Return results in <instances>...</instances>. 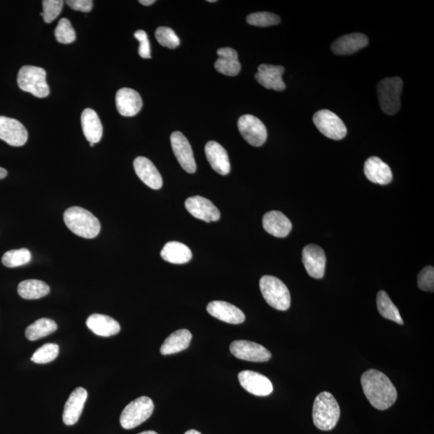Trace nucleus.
<instances>
[{"mask_svg": "<svg viewBox=\"0 0 434 434\" xmlns=\"http://www.w3.org/2000/svg\"><path fill=\"white\" fill-rule=\"evenodd\" d=\"M94 144H90V146H94Z\"/></svg>", "mask_w": 434, "mask_h": 434, "instance_id": "de8ad7c7", "label": "nucleus"}, {"mask_svg": "<svg viewBox=\"0 0 434 434\" xmlns=\"http://www.w3.org/2000/svg\"><path fill=\"white\" fill-rule=\"evenodd\" d=\"M28 138V132L23 124L16 119L0 116V139L10 146H22Z\"/></svg>", "mask_w": 434, "mask_h": 434, "instance_id": "f8f14e48", "label": "nucleus"}, {"mask_svg": "<svg viewBox=\"0 0 434 434\" xmlns=\"http://www.w3.org/2000/svg\"><path fill=\"white\" fill-rule=\"evenodd\" d=\"M8 175V172L3 167H0V181L3 180Z\"/></svg>", "mask_w": 434, "mask_h": 434, "instance_id": "37998d69", "label": "nucleus"}, {"mask_svg": "<svg viewBox=\"0 0 434 434\" xmlns=\"http://www.w3.org/2000/svg\"><path fill=\"white\" fill-rule=\"evenodd\" d=\"M31 259V252L28 248H23L5 253L2 258V262L5 267L15 268L29 263Z\"/></svg>", "mask_w": 434, "mask_h": 434, "instance_id": "473e14b6", "label": "nucleus"}, {"mask_svg": "<svg viewBox=\"0 0 434 434\" xmlns=\"http://www.w3.org/2000/svg\"><path fill=\"white\" fill-rule=\"evenodd\" d=\"M205 155L213 169L221 176L230 172L231 167L226 150L218 143L210 141L205 146Z\"/></svg>", "mask_w": 434, "mask_h": 434, "instance_id": "412c9836", "label": "nucleus"}, {"mask_svg": "<svg viewBox=\"0 0 434 434\" xmlns=\"http://www.w3.org/2000/svg\"><path fill=\"white\" fill-rule=\"evenodd\" d=\"M139 3L144 5V6H150V5L155 4V0H139Z\"/></svg>", "mask_w": 434, "mask_h": 434, "instance_id": "79ce46f5", "label": "nucleus"}, {"mask_svg": "<svg viewBox=\"0 0 434 434\" xmlns=\"http://www.w3.org/2000/svg\"><path fill=\"white\" fill-rule=\"evenodd\" d=\"M207 311L211 316L227 323L240 324L246 320L245 314L240 309L224 301L211 302Z\"/></svg>", "mask_w": 434, "mask_h": 434, "instance_id": "a211bd4d", "label": "nucleus"}, {"mask_svg": "<svg viewBox=\"0 0 434 434\" xmlns=\"http://www.w3.org/2000/svg\"><path fill=\"white\" fill-rule=\"evenodd\" d=\"M239 382L247 392L258 397H267L272 393L274 387L270 379L253 371H242L238 375Z\"/></svg>", "mask_w": 434, "mask_h": 434, "instance_id": "ddd939ff", "label": "nucleus"}, {"mask_svg": "<svg viewBox=\"0 0 434 434\" xmlns=\"http://www.w3.org/2000/svg\"><path fill=\"white\" fill-rule=\"evenodd\" d=\"M230 351L238 359L252 362H267L272 356L262 345L248 340L232 342Z\"/></svg>", "mask_w": 434, "mask_h": 434, "instance_id": "9d476101", "label": "nucleus"}, {"mask_svg": "<svg viewBox=\"0 0 434 434\" xmlns=\"http://www.w3.org/2000/svg\"><path fill=\"white\" fill-rule=\"evenodd\" d=\"M134 37L136 38L139 42V56L144 59L151 58L150 41L146 32L144 30H138L135 32Z\"/></svg>", "mask_w": 434, "mask_h": 434, "instance_id": "ea45409f", "label": "nucleus"}, {"mask_svg": "<svg viewBox=\"0 0 434 434\" xmlns=\"http://www.w3.org/2000/svg\"><path fill=\"white\" fill-rule=\"evenodd\" d=\"M155 38L160 45L171 50L176 48L181 45L180 38L176 34L172 29L167 27H160L155 31Z\"/></svg>", "mask_w": 434, "mask_h": 434, "instance_id": "f704fd0d", "label": "nucleus"}, {"mask_svg": "<svg viewBox=\"0 0 434 434\" xmlns=\"http://www.w3.org/2000/svg\"><path fill=\"white\" fill-rule=\"evenodd\" d=\"M55 36L59 43H65V45L76 41L75 30L68 19L59 20L55 29Z\"/></svg>", "mask_w": 434, "mask_h": 434, "instance_id": "c9c22d12", "label": "nucleus"}, {"mask_svg": "<svg viewBox=\"0 0 434 434\" xmlns=\"http://www.w3.org/2000/svg\"><path fill=\"white\" fill-rule=\"evenodd\" d=\"M86 326L92 332L102 337H110L121 330L120 324L106 314H94L87 318Z\"/></svg>", "mask_w": 434, "mask_h": 434, "instance_id": "b1692460", "label": "nucleus"}, {"mask_svg": "<svg viewBox=\"0 0 434 434\" xmlns=\"http://www.w3.org/2000/svg\"><path fill=\"white\" fill-rule=\"evenodd\" d=\"M247 23L256 27H269L279 24L281 19L279 15L262 12L255 13L247 16Z\"/></svg>", "mask_w": 434, "mask_h": 434, "instance_id": "e433bc0d", "label": "nucleus"}, {"mask_svg": "<svg viewBox=\"0 0 434 434\" xmlns=\"http://www.w3.org/2000/svg\"><path fill=\"white\" fill-rule=\"evenodd\" d=\"M160 254L162 259L172 264H186L192 258L191 249L178 241L167 242Z\"/></svg>", "mask_w": 434, "mask_h": 434, "instance_id": "c85d7f7f", "label": "nucleus"}, {"mask_svg": "<svg viewBox=\"0 0 434 434\" xmlns=\"http://www.w3.org/2000/svg\"><path fill=\"white\" fill-rule=\"evenodd\" d=\"M42 4L43 13L40 15L46 23L50 24L62 13L64 2L62 0H43Z\"/></svg>", "mask_w": 434, "mask_h": 434, "instance_id": "4c0bfd02", "label": "nucleus"}, {"mask_svg": "<svg viewBox=\"0 0 434 434\" xmlns=\"http://www.w3.org/2000/svg\"><path fill=\"white\" fill-rule=\"evenodd\" d=\"M192 335L187 329L178 330L165 340L160 349L162 355L178 354L188 349L191 343Z\"/></svg>", "mask_w": 434, "mask_h": 434, "instance_id": "cd10ccee", "label": "nucleus"}, {"mask_svg": "<svg viewBox=\"0 0 434 434\" xmlns=\"http://www.w3.org/2000/svg\"><path fill=\"white\" fill-rule=\"evenodd\" d=\"M313 121L324 136L333 140L343 139L347 130L345 124L335 113L322 110L314 113Z\"/></svg>", "mask_w": 434, "mask_h": 434, "instance_id": "6e6552de", "label": "nucleus"}, {"mask_svg": "<svg viewBox=\"0 0 434 434\" xmlns=\"http://www.w3.org/2000/svg\"><path fill=\"white\" fill-rule=\"evenodd\" d=\"M237 127L244 139L253 146H262L267 139V127L257 117L243 115L239 118Z\"/></svg>", "mask_w": 434, "mask_h": 434, "instance_id": "1a4fd4ad", "label": "nucleus"}, {"mask_svg": "<svg viewBox=\"0 0 434 434\" xmlns=\"http://www.w3.org/2000/svg\"><path fill=\"white\" fill-rule=\"evenodd\" d=\"M417 286L421 290L434 291V269L426 267L417 276Z\"/></svg>", "mask_w": 434, "mask_h": 434, "instance_id": "58836bf2", "label": "nucleus"}, {"mask_svg": "<svg viewBox=\"0 0 434 434\" xmlns=\"http://www.w3.org/2000/svg\"><path fill=\"white\" fill-rule=\"evenodd\" d=\"M59 346L56 344H46L38 349L34 356H31V360L36 363H48L57 359L59 355Z\"/></svg>", "mask_w": 434, "mask_h": 434, "instance_id": "72a5a7b5", "label": "nucleus"}, {"mask_svg": "<svg viewBox=\"0 0 434 434\" xmlns=\"http://www.w3.org/2000/svg\"><path fill=\"white\" fill-rule=\"evenodd\" d=\"M260 289L265 300L279 311H287L290 307V294L287 286L278 278L265 275L260 280Z\"/></svg>", "mask_w": 434, "mask_h": 434, "instance_id": "20e7f679", "label": "nucleus"}, {"mask_svg": "<svg viewBox=\"0 0 434 434\" xmlns=\"http://www.w3.org/2000/svg\"><path fill=\"white\" fill-rule=\"evenodd\" d=\"M64 221L74 234L80 237L95 238L101 231L99 219L83 208L71 207L65 210Z\"/></svg>", "mask_w": 434, "mask_h": 434, "instance_id": "7ed1b4c3", "label": "nucleus"}, {"mask_svg": "<svg viewBox=\"0 0 434 434\" xmlns=\"http://www.w3.org/2000/svg\"><path fill=\"white\" fill-rule=\"evenodd\" d=\"M377 303L378 312L384 318L400 325L404 324L398 307L394 305L386 292L381 290L378 293Z\"/></svg>", "mask_w": 434, "mask_h": 434, "instance_id": "2f4dec72", "label": "nucleus"}, {"mask_svg": "<svg viewBox=\"0 0 434 434\" xmlns=\"http://www.w3.org/2000/svg\"><path fill=\"white\" fill-rule=\"evenodd\" d=\"M209 3H216V0H209Z\"/></svg>", "mask_w": 434, "mask_h": 434, "instance_id": "49530a36", "label": "nucleus"}, {"mask_svg": "<svg viewBox=\"0 0 434 434\" xmlns=\"http://www.w3.org/2000/svg\"><path fill=\"white\" fill-rule=\"evenodd\" d=\"M18 291L19 295L24 300H39L50 294V287L45 281L30 279L21 281Z\"/></svg>", "mask_w": 434, "mask_h": 434, "instance_id": "c756f323", "label": "nucleus"}, {"mask_svg": "<svg viewBox=\"0 0 434 434\" xmlns=\"http://www.w3.org/2000/svg\"><path fill=\"white\" fill-rule=\"evenodd\" d=\"M116 106L118 111L124 117L136 115L143 107V100L137 91L122 88L117 92Z\"/></svg>", "mask_w": 434, "mask_h": 434, "instance_id": "6ab92c4d", "label": "nucleus"}, {"mask_svg": "<svg viewBox=\"0 0 434 434\" xmlns=\"http://www.w3.org/2000/svg\"><path fill=\"white\" fill-rule=\"evenodd\" d=\"M284 71V67L280 65L263 64L259 65L255 78L265 89L284 91L286 89V84L282 80V74Z\"/></svg>", "mask_w": 434, "mask_h": 434, "instance_id": "dca6fc26", "label": "nucleus"}, {"mask_svg": "<svg viewBox=\"0 0 434 434\" xmlns=\"http://www.w3.org/2000/svg\"><path fill=\"white\" fill-rule=\"evenodd\" d=\"M134 168L137 176L146 186L159 190L162 186V178L160 172L150 160L139 156L134 161Z\"/></svg>", "mask_w": 434, "mask_h": 434, "instance_id": "aec40b11", "label": "nucleus"}, {"mask_svg": "<svg viewBox=\"0 0 434 434\" xmlns=\"http://www.w3.org/2000/svg\"><path fill=\"white\" fill-rule=\"evenodd\" d=\"M81 127L85 137L90 144L99 143L103 134V127L97 113L92 108H87L81 113Z\"/></svg>", "mask_w": 434, "mask_h": 434, "instance_id": "bb28decb", "label": "nucleus"}, {"mask_svg": "<svg viewBox=\"0 0 434 434\" xmlns=\"http://www.w3.org/2000/svg\"><path fill=\"white\" fill-rule=\"evenodd\" d=\"M66 4L72 9L83 13H90L94 5L92 0H69Z\"/></svg>", "mask_w": 434, "mask_h": 434, "instance_id": "a19ab883", "label": "nucleus"}, {"mask_svg": "<svg viewBox=\"0 0 434 434\" xmlns=\"http://www.w3.org/2000/svg\"><path fill=\"white\" fill-rule=\"evenodd\" d=\"M57 324L52 319L42 318L36 320L27 328L26 338L30 341H36L55 332Z\"/></svg>", "mask_w": 434, "mask_h": 434, "instance_id": "7c9ffc66", "label": "nucleus"}, {"mask_svg": "<svg viewBox=\"0 0 434 434\" xmlns=\"http://www.w3.org/2000/svg\"><path fill=\"white\" fill-rule=\"evenodd\" d=\"M184 434H202V433H200L199 431L195 430H190Z\"/></svg>", "mask_w": 434, "mask_h": 434, "instance_id": "c03bdc74", "label": "nucleus"}, {"mask_svg": "<svg viewBox=\"0 0 434 434\" xmlns=\"http://www.w3.org/2000/svg\"><path fill=\"white\" fill-rule=\"evenodd\" d=\"M340 417V408L334 396L328 392L319 393L314 400L313 421L318 430H332Z\"/></svg>", "mask_w": 434, "mask_h": 434, "instance_id": "f03ea898", "label": "nucleus"}, {"mask_svg": "<svg viewBox=\"0 0 434 434\" xmlns=\"http://www.w3.org/2000/svg\"><path fill=\"white\" fill-rule=\"evenodd\" d=\"M365 174L368 181L379 186H386L393 181V172L390 167L376 156L366 160Z\"/></svg>", "mask_w": 434, "mask_h": 434, "instance_id": "4be33fe9", "label": "nucleus"}, {"mask_svg": "<svg viewBox=\"0 0 434 434\" xmlns=\"http://www.w3.org/2000/svg\"><path fill=\"white\" fill-rule=\"evenodd\" d=\"M368 45L367 36L352 34L338 38L332 45V50L336 55H351Z\"/></svg>", "mask_w": 434, "mask_h": 434, "instance_id": "393cba45", "label": "nucleus"}, {"mask_svg": "<svg viewBox=\"0 0 434 434\" xmlns=\"http://www.w3.org/2000/svg\"><path fill=\"white\" fill-rule=\"evenodd\" d=\"M88 393L84 388H77L70 394L63 412V421L66 426H74L80 419Z\"/></svg>", "mask_w": 434, "mask_h": 434, "instance_id": "f3484780", "label": "nucleus"}, {"mask_svg": "<svg viewBox=\"0 0 434 434\" xmlns=\"http://www.w3.org/2000/svg\"><path fill=\"white\" fill-rule=\"evenodd\" d=\"M302 262L309 276L316 279L323 278L327 258L323 249L316 245H309L303 248Z\"/></svg>", "mask_w": 434, "mask_h": 434, "instance_id": "4468645a", "label": "nucleus"}, {"mask_svg": "<svg viewBox=\"0 0 434 434\" xmlns=\"http://www.w3.org/2000/svg\"><path fill=\"white\" fill-rule=\"evenodd\" d=\"M186 208L195 218L205 222H214L220 218L219 209L209 200L200 195L189 197L186 202Z\"/></svg>", "mask_w": 434, "mask_h": 434, "instance_id": "2eb2a0df", "label": "nucleus"}, {"mask_svg": "<svg viewBox=\"0 0 434 434\" xmlns=\"http://www.w3.org/2000/svg\"><path fill=\"white\" fill-rule=\"evenodd\" d=\"M153 400L148 397H141L126 406L120 416L122 428L130 430L143 424L153 414Z\"/></svg>", "mask_w": 434, "mask_h": 434, "instance_id": "0eeeda50", "label": "nucleus"}, {"mask_svg": "<svg viewBox=\"0 0 434 434\" xmlns=\"http://www.w3.org/2000/svg\"><path fill=\"white\" fill-rule=\"evenodd\" d=\"M361 384L369 402L374 408L386 410L398 399V391L388 377L376 369H370L363 374Z\"/></svg>", "mask_w": 434, "mask_h": 434, "instance_id": "f257e3e1", "label": "nucleus"}, {"mask_svg": "<svg viewBox=\"0 0 434 434\" xmlns=\"http://www.w3.org/2000/svg\"><path fill=\"white\" fill-rule=\"evenodd\" d=\"M264 230L270 234L279 238L286 237L292 230L290 220L279 211H271L263 216Z\"/></svg>", "mask_w": 434, "mask_h": 434, "instance_id": "5701e85b", "label": "nucleus"}, {"mask_svg": "<svg viewBox=\"0 0 434 434\" xmlns=\"http://www.w3.org/2000/svg\"><path fill=\"white\" fill-rule=\"evenodd\" d=\"M20 89L43 99L50 94V86L46 81V70L31 65L20 69L18 78Z\"/></svg>", "mask_w": 434, "mask_h": 434, "instance_id": "423d86ee", "label": "nucleus"}, {"mask_svg": "<svg viewBox=\"0 0 434 434\" xmlns=\"http://www.w3.org/2000/svg\"><path fill=\"white\" fill-rule=\"evenodd\" d=\"M139 434H158V433H157L155 431L150 430V431H145V432H143V433H140Z\"/></svg>", "mask_w": 434, "mask_h": 434, "instance_id": "a18cd8bd", "label": "nucleus"}, {"mask_svg": "<svg viewBox=\"0 0 434 434\" xmlns=\"http://www.w3.org/2000/svg\"><path fill=\"white\" fill-rule=\"evenodd\" d=\"M171 144L174 154L183 169L190 174L195 173L197 171V164L192 146L187 138L180 132H173L171 135Z\"/></svg>", "mask_w": 434, "mask_h": 434, "instance_id": "9b49d317", "label": "nucleus"}, {"mask_svg": "<svg viewBox=\"0 0 434 434\" xmlns=\"http://www.w3.org/2000/svg\"><path fill=\"white\" fill-rule=\"evenodd\" d=\"M403 80L398 77L384 78L377 85L379 107L388 115H394L400 108Z\"/></svg>", "mask_w": 434, "mask_h": 434, "instance_id": "39448f33", "label": "nucleus"}, {"mask_svg": "<svg viewBox=\"0 0 434 434\" xmlns=\"http://www.w3.org/2000/svg\"><path fill=\"white\" fill-rule=\"evenodd\" d=\"M219 58L215 63L217 72L230 77H235L241 71V64L238 61V54L232 48H221L217 50Z\"/></svg>", "mask_w": 434, "mask_h": 434, "instance_id": "a878e982", "label": "nucleus"}]
</instances>
